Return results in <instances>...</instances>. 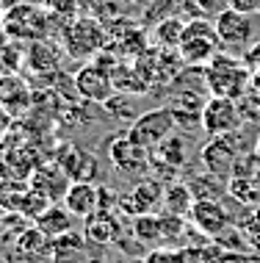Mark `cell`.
I'll return each mask as SVG.
<instances>
[{
  "mask_svg": "<svg viewBox=\"0 0 260 263\" xmlns=\"http://www.w3.org/2000/svg\"><path fill=\"white\" fill-rule=\"evenodd\" d=\"M205 83H208L210 95L241 100L252 86V69L247 67L244 59L222 50V53H216L213 61L205 67Z\"/></svg>",
  "mask_w": 260,
  "mask_h": 263,
  "instance_id": "obj_1",
  "label": "cell"
},
{
  "mask_svg": "<svg viewBox=\"0 0 260 263\" xmlns=\"http://www.w3.org/2000/svg\"><path fill=\"white\" fill-rule=\"evenodd\" d=\"M180 59L186 67H208L216 53H222V39L213 20H188L180 42Z\"/></svg>",
  "mask_w": 260,
  "mask_h": 263,
  "instance_id": "obj_2",
  "label": "cell"
},
{
  "mask_svg": "<svg viewBox=\"0 0 260 263\" xmlns=\"http://www.w3.org/2000/svg\"><path fill=\"white\" fill-rule=\"evenodd\" d=\"M108 161H111V166L125 177L142 180V177L150 175V150L142 144H136V141L128 136V130L116 133V136L108 141Z\"/></svg>",
  "mask_w": 260,
  "mask_h": 263,
  "instance_id": "obj_3",
  "label": "cell"
},
{
  "mask_svg": "<svg viewBox=\"0 0 260 263\" xmlns=\"http://www.w3.org/2000/svg\"><path fill=\"white\" fill-rule=\"evenodd\" d=\"M174 133V119L169 105H158V108L142 111L128 127V136L136 141V144L147 147V150H155V147L164 141L166 136Z\"/></svg>",
  "mask_w": 260,
  "mask_h": 263,
  "instance_id": "obj_4",
  "label": "cell"
},
{
  "mask_svg": "<svg viewBox=\"0 0 260 263\" xmlns=\"http://www.w3.org/2000/svg\"><path fill=\"white\" fill-rule=\"evenodd\" d=\"M164 191H166V183H161L152 175H147L142 180L133 183L130 191L119 194L116 211L130 216V219L142 216V213H158V208H164Z\"/></svg>",
  "mask_w": 260,
  "mask_h": 263,
  "instance_id": "obj_5",
  "label": "cell"
},
{
  "mask_svg": "<svg viewBox=\"0 0 260 263\" xmlns=\"http://www.w3.org/2000/svg\"><path fill=\"white\" fill-rule=\"evenodd\" d=\"M216 33H219L222 45L230 47V50H249V45L257 36V23H255V14H241L233 9H222L213 17Z\"/></svg>",
  "mask_w": 260,
  "mask_h": 263,
  "instance_id": "obj_6",
  "label": "cell"
},
{
  "mask_svg": "<svg viewBox=\"0 0 260 263\" xmlns=\"http://www.w3.org/2000/svg\"><path fill=\"white\" fill-rule=\"evenodd\" d=\"M244 125L241 108H238V100H230V97H216L210 95L205 108H202V133H208L210 139L216 136H230L238 127Z\"/></svg>",
  "mask_w": 260,
  "mask_h": 263,
  "instance_id": "obj_7",
  "label": "cell"
},
{
  "mask_svg": "<svg viewBox=\"0 0 260 263\" xmlns=\"http://www.w3.org/2000/svg\"><path fill=\"white\" fill-rule=\"evenodd\" d=\"M241 161V147H238L235 136H216L210 139L205 147L199 150V163L202 169L222 180H230L235 175V163Z\"/></svg>",
  "mask_w": 260,
  "mask_h": 263,
  "instance_id": "obj_8",
  "label": "cell"
},
{
  "mask_svg": "<svg viewBox=\"0 0 260 263\" xmlns=\"http://www.w3.org/2000/svg\"><path fill=\"white\" fill-rule=\"evenodd\" d=\"M105 28L94 20H78L75 25L67 28L64 33V45L67 53L75 55V59H89V55H97L105 45Z\"/></svg>",
  "mask_w": 260,
  "mask_h": 263,
  "instance_id": "obj_9",
  "label": "cell"
},
{
  "mask_svg": "<svg viewBox=\"0 0 260 263\" xmlns=\"http://www.w3.org/2000/svg\"><path fill=\"white\" fill-rule=\"evenodd\" d=\"M188 219H191V224L208 238H216V236H222L227 227H233V213L224 208L222 200H194Z\"/></svg>",
  "mask_w": 260,
  "mask_h": 263,
  "instance_id": "obj_10",
  "label": "cell"
},
{
  "mask_svg": "<svg viewBox=\"0 0 260 263\" xmlns=\"http://www.w3.org/2000/svg\"><path fill=\"white\" fill-rule=\"evenodd\" d=\"M75 91L81 100L86 103H105L114 95V81H111V69L100 67V64H86L75 72Z\"/></svg>",
  "mask_w": 260,
  "mask_h": 263,
  "instance_id": "obj_11",
  "label": "cell"
},
{
  "mask_svg": "<svg viewBox=\"0 0 260 263\" xmlns=\"http://www.w3.org/2000/svg\"><path fill=\"white\" fill-rule=\"evenodd\" d=\"M83 236L94 247H111L125 236V222L119 211H94L91 216L83 219Z\"/></svg>",
  "mask_w": 260,
  "mask_h": 263,
  "instance_id": "obj_12",
  "label": "cell"
},
{
  "mask_svg": "<svg viewBox=\"0 0 260 263\" xmlns=\"http://www.w3.org/2000/svg\"><path fill=\"white\" fill-rule=\"evenodd\" d=\"M61 169H64V175L69 180H97V175H100V166H97V158H91L89 153H83L81 147L75 144H64L58 150V158H55Z\"/></svg>",
  "mask_w": 260,
  "mask_h": 263,
  "instance_id": "obj_13",
  "label": "cell"
},
{
  "mask_svg": "<svg viewBox=\"0 0 260 263\" xmlns=\"http://www.w3.org/2000/svg\"><path fill=\"white\" fill-rule=\"evenodd\" d=\"M31 189L45 194L50 202L64 200L67 189H69V177L64 175V169L55 163V166H39L31 172Z\"/></svg>",
  "mask_w": 260,
  "mask_h": 263,
  "instance_id": "obj_14",
  "label": "cell"
},
{
  "mask_svg": "<svg viewBox=\"0 0 260 263\" xmlns=\"http://www.w3.org/2000/svg\"><path fill=\"white\" fill-rule=\"evenodd\" d=\"M61 202L75 219H86L97 211V186L89 180H72Z\"/></svg>",
  "mask_w": 260,
  "mask_h": 263,
  "instance_id": "obj_15",
  "label": "cell"
},
{
  "mask_svg": "<svg viewBox=\"0 0 260 263\" xmlns=\"http://www.w3.org/2000/svg\"><path fill=\"white\" fill-rule=\"evenodd\" d=\"M111 81H114V89L122 91V95H133V97H142L147 95L152 86L150 81L142 75V69L136 64H122L119 61L114 69H111Z\"/></svg>",
  "mask_w": 260,
  "mask_h": 263,
  "instance_id": "obj_16",
  "label": "cell"
},
{
  "mask_svg": "<svg viewBox=\"0 0 260 263\" xmlns=\"http://www.w3.org/2000/svg\"><path fill=\"white\" fill-rule=\"evenodd\" d=\"M14 247L23 258H53V238L42 233L39 227H25L14 241Z\"/></svg>",
  "mask_w": 260,
  "mask_h": 263,
  "instance_id": "obj_17",
  "label": "cell"
},
{
  "mask_svg": "<svg viewBox=\"0 0 260 263\" xmlns=\"http://www.w3.org/2000/svg\"><path fill=\"white\" fill-rule=\"evenodd\" d=\"M36 227L42 233H47L50 238H58V236H64V233L75 230V216L64 208V205H55L53 202L50 208L36 219Z\"/></svg>",
  "mask_w": 260,
  "mask_h": 263,
  "instance_id": "obj_18",
  "label": "cell"
},
{
  "mask_svg": "<svg viewBox=\"0 0 260 263\" xmlns=\"http://www.w3.org/2000/svg\"><path fill=\"white\" fill-rule=\"evenodd\" d=\"M152 155H158L161 161H166V163H172L174 169H186V163H188V139L183 136V133H172V136H166L161 144L155 147V150H150Z\"/></svg>",
  "mask_w": 260,
  "mask_h": 263,
  "instance_id": "obj_19",
  "label": "cell"
},
{
  "mask_svg": "<svg viewBox=\"0 0 260 263\" xmlns=\"http://www.w3.org/2000/svg\"><path fill=\"white\" fill-rule=\"evenodd\" d=\"M130 233L142 241L147 250H158V247H164L158 213H142V216H133L130 219Z\"/></svg>",
  "mask_w": 260,
  "mask_h": 263,
  "instance_id": "obj_20",
  "label": "cell"
},
{
  "mask_svg": "<svg viewBox=\"0 0 260 263\" xmlns=\"http://www.w3.org/2000/svg\"><path fill=\"white\" fill-rule=\"evenodd\" d=\"M227 183L230 180H222V177H216L210 172H202V175H194L188 180V186H191L194 200H224L230 194Z\"/></svg>",
  "mask_w": 260,
  "mask_h": 263,
  "instance_id": "obj_21",
  "label": "cell"
},
{
  "mask_svg": "<svg viewBox=\"0 0 260 263\" xmlns=\"http://www.w3.org/2000/svg\"><path fill=\"white\" fill-rule=\"evenodd\" d=\"M191 205H194V194H191V186H188L186 180H174V183L166 186V191H164V211L188 219Z\"/></svg>",
  "mask_w": 260,
  "mask_h": 263,
  "instance_id": "obj_22",
  "label": "cell"
},
{
  "mask_svg": "<svg viewBox=\"0 0 260 263\" xmlns=\"http://www.w3.org/2000/svg\"><path fill=\"white\" fill-rule=\"evenodd\" d=\"M186 23H188V20L180 17V14L161 20V23L152 25V42H155L158 47H180L183 31H186Z\"/></svg>",
  "mask_w": 260,
  "mask_h": 263,
  "instance_id": "obj_23",
  "label": "cell"
},
{
  "mask_svg": "<svg viewBox=\"0 0 260 263\" xmlns=\"http://www.w3.org/2000/svg\"><path fill=\"white\" fill-rule=\"evenodd\" d=\"M103 105H105V111H108L111 117L125 119V122H133V119L142 114L136 105H133V95H122V91H114V95H111Z\"/></svg>",
  "mask_w": 260,
  "mask_h": 263,
  "instance_id": "obj_24",
  "label": "cell"
},
{
  "mask_svg": "<svg viewBox=\"0 0 260 263\" xmlns=\"http://www.w3.org/2000/svg\"><path fill=\"white\" fill-rule=\"evenodd\" d=\"M50 205H53V202L47 200L45 194H39V191H33L31 186H28V189H25V194L19 197L17 213H23L25 219H33V222H36V219H39L47 208H50Z\"/></svg>",
  "mask_w": 260,
  "mask_h": 263,
  "instance_id": "obj_25",
  "label": "cell"
},
{
  "mask_svg": "<svg viewBox=\"0 0 260 263\" xmlns=\"http://www.w3.org/2000/svg\"><path fill=\"white\" fill-rule=\"evenodd\" d=\"M158 219H161V236H164V247L177 244V241L183 238V233H186V216H174V213L164 211V213H158Z\"/></svg>",
  "mask_w": 260,
  "mask_h": 263,
  "instance_id": "obj_26",
  "label": "cell"
},
{
  "mask_svg": "<svg viewBox=\"0 0 260 263\" xmlns=\"http://www.w3.org/2000/svg\"><path fill=\"white\" fill-rule=\"evenodd\" d=\"M224 6L233 11H241V14H260V0H224Z\"/></svg>",
  "mask_w": 260,
  "mask_h": 263,
  "instance_id": "obj_27",
  "label": "cell"
},
{
  "mask_svg": "<svg viewBox=\"0 0 260 263\" xmlns=\"http://www.w3.org/2000/svg\"><path fill=\"white\" fill-rule=\"evenodd\" d=\"M249 244L255 247V252H260V233H257V236H252V238H249Z\"/></svg>",
  "mask_w": 260,
  "mask_h": 263,
  "instance_id": "obj_28",
  "label": "cell"
},
{
  "mask_svg": "<svg viewBox=\"0 0 260 263\" xmlns=\"http://www.w3.org/2000/svg\"><path fill=\"white\" fill-rule=\"evenodd\" d=\"M255 161H257V166H260V139H257V147H255Z\"/></svg>",
  "mask_w": 260,
  "mask_h": 263,
  "instance_id": "obj_29",
  "label": "cell"
},
{
  "mask_svg": "<svg viewBox=\"0 0 260 263\" xmlns=\"http://www.w3.org/2000/svg\"><path fill=\"white\" fill-rule=\"evenodd\" d=\"M133 263H138V260H133Z\"/></svg>",
  "mask_w": 260,
  "mask_h": 263,
  "instance_id": "obj_30",
  "label": "cell"
}]
</instances>
